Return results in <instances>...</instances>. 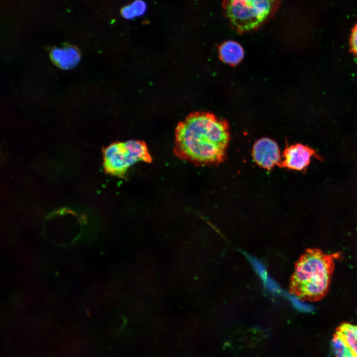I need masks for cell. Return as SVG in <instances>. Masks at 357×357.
<instances>
[{"label":"cell","instance_id":"6da1fadb","mask_svg":"<svg viewBox=\"0 0 357 357\" xmlns=\"http://www.w3.org/2000/svg\"><path fill=\"white\" fill-rule=\"evenodd\" d=\"M230 136L225 120L210 113H195L177 127L175 152L194 164L218 165L226 158Z\"/></svg>","mask_w":357,"mask_h":357},{"label":"cell","instance_id":"7a4b0ae2","mask_svg":"<svg viewBox=\"0 0 357 357\" xmlns=\"http://www.w3.org/2000/svg\"><path fill=\"white\" fill-rule=\"evenodd\" d=\"M339 254H328L317 248L307 249L295 266L291 293L301 300L316 301L327 294Z\"/></svg>","mask_w":357,"mask_h":357},{"label":"cell","instance_id":"3957f363","mask_svg":"<svg viewBox=\"0 0 357 357\" xmlns=\"http://www.w3.org/2000/svg\"><path fill=\"white\" fill-rule=\"evenodd\" d=\"M281 0H224L225 15L237 31L257 29L275 15Z\"/></svg>","mask_w":357,"mask_h":357},{"label":"cell","instance_id":"277c9868","mask_svg":"<svg viewBox=\"0 0 357 357\" xmlns=\"http://www.w3.org/2000/svg\"><path fill=\"white\" fill-rule=\"evenodd\" d=\"M151 158L145 143L128 140L114 143L104 151L103 162L105 171L115 176H121L138 162H150Z\"/></svg>","mask_w":357,"mask_h":357},{"label":"cell","instance_id":"5b68a950","mask_svg":"<svg viewBox=\"0 0 357 357\" xmlns=\"http://www.w3.org/2000/svg\"><path fill=\"white\" fill-rule=\"evenodd\" d=\"M282 157L279 166L298 171H305L312 157L320 161L323 159L315 150L300 143L286 147Z\"/></svg>","mask_w":357,"mask_h":357},{"label":"cell","instance_id":"8992f818","mask_svg":"<svg viewBox=\"0 0 357 357\" xmlns=\"http://www.w3.org/2000/svg\"><path fill=\"white\" fill-rule=\"evenodd\" d=\"M261 334H243L231 337L228 346L234 357H259L265 344Z\"/></svg>","mask_w":357,"mask_h":357},{"label":"cell","instance_id":"52a82bcc","mask_svg":"<svg viewBox=\"0 0 357 357\" xmlns=\"http://www.w3.org/2000/svg\"><path fill=\"white\" fill-rule=\"evenodd\" d=\"M252 156L258 166L268 171L279 165L281 161L278 145L269 138H262L254 143Z\"/></svg>","mask_w":357,"mask_h":357},{"label":"cell","instance_id":"ba28073f","mask_svg":"<svg viewBox=\"0 0 357 357\" xmlns=\"http://www.w3.org/2000/svg\"><path fill=\"white\" fill-rule=\"evenodd\" d=\"M50 56L52 62L62 69L74 67L80 59L79 51L72 46L54 48L51 50Z\"/></svg>","mask_w":357,"mask_h":357},{"label":"cell","instance_id":"9c48e42d","mask_svg":"<svg viewBox=\"0 0 357 357\" xmlns=\"http://www.w3.org/2000/svg\"><path fill=\"white\" fill-rule=\"evenodd\" d=\"M219 54L221 59L225 62L235 65L243 59L244 51L238 43L228 41L221 45L219 48Z\"/></svg>","mask_w":357,"mask_h":357},{"label":"cell","instance_id":"30bf717a","mask_svg":"<svg viewBox=\"0 0 357 357\" xmlns=\"http://www.w3.org/2000/svg\"><path fill=\"white\" fill-rule=\"evenodd\" d=\"M336 333L341 335L356 357H357V325L342 323Z\"/></svg>","mask_w":357,"mask_h":357},{"label":"cell","instance_id":"8fae6325","mask_svg":"<svg viewBox=\"0 0 357 357\" xmlns=\"http://www.w3.org/2000/svg\"><path fill=\"white\" fill-rule=\"evenodd\" d=\"M146 5L142 0H136L121 10L122 16L127 19L142 15L146 10Z\"/></svg>","mask_w":357,"mask_h":357},{"label":"cell","instance_id":"7c38bea8","mask_svg":"<svg viewBox=\"0 0 357 357\" xmlns=\"http://www.w3.org/2000/svg\"><path fill=\"white\" fill-rule=\"evenodd\" d=\"M332 347L335 357H348L352 353L342 337L336 332L332 341Z\"/></svg>","mask_w":357,"mask_h":357},{"label":"cell","instance_id":"4fadbf2b","mask_svg":"<svg viewBox=\"0 0 357 357\" xmlns=\"http://www.w3.org/2000/svg\"><path fill=\"white\" fill-rule=\"evenodd\" d=\"M350 45L351 52L357 57V23L352 30Z\"/></svg>","mask_w":357,"mask_h":357},{"label":"cell","instance_id":"5bb4252c","mask_svg":"<svg viewBox=\"0 0 357 357\" xmlns=\"http://www.w3.org/2000/svg\"><path fill=\"white\" fill-rule=\"evenodd\" d=\"M348 357H356L354 354L352 353Z\"/></svg>","mask_w":357,"mask_h":357}]
</instances>
